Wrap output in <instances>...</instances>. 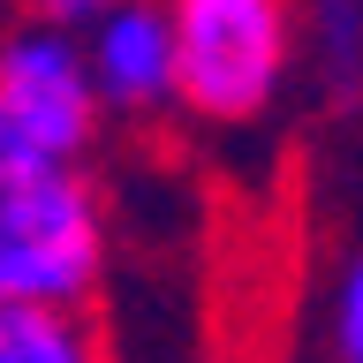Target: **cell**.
I'll return each instance as SVG.
<instances>
[{
	"mask_svg": "<svg viewBox=\"0 0 363 363\" xmlns=\"http://www.w3.org/2000/svg\"><path fill=\"white\" fill-rule=\"evenodd\" d=\"M113 265L106 189L84 159H61L0 121V318L91 311Z\"/></svg>",
	"mask_w": 363,
	"mask_h": 363,
	"instance_id": "obj_1",
	"label": "cell"
},
{
	"mask_svg": "<svg viewBox=\"0 0 363 363\" xmlns=\"http://www.w3.org/2000/svg\"><path fill=\"white\" fill-rule=\"evenodd\" d=\"M0 121L23 129L30 144H45V152L91 167L99 136H106V106H99L84 30H61V23H38V16L0 30Z\"/></svg>",
	"mask_w": 363,
	"mask_h": 363,
	"instance_id": "obj_3",
	"label": "cell"
},
{
	"mask_svg": "<svg viewBox=\"0 0 363 363\" xmlns=\"http://www.w3.org/2000/svg\"><path fill=\"white\" fill-rule=\"evenodd\" d=\"M106 8H121V0H23V16L61 23V30H91V23L106 16Z\"/></svg>",
	"mask_w": 363,
	"mask_h": 363,
	"instance_id": "obj_8",
	"label": "cell"
},
{
	"mask_svg": "<svg viewBox=\"0 0 363 363\" xmlns=\"http://www.w3.org/2000/svg\"><path fill=\"white\" fill-rule=\"evenodd\" d=\"M0 363H113V348L91 311H8Z\"/></svg>",
	"mask_w": 363,
	"mask_h": 363,
	"instance_id": "obj_6",
	"label": "cell"
},
{
	"mask_svg": "<svg viewBox=\"0 0 363 363\" xmlns=\"http://www.w3.org/2000/svg\"><path fill=\"white\" fill-rule=\"evenodd\" d=\"M91 76H99V106L106 121H136L152 129L167 113H182V45L167 0H121L84 30Z\"/></svg>",
	"mask_w": 363,
	"mask_h": 363,
	"instance_id": "obj_4",
	"label": "cell"
},
{
	"mask_svg": "<svg viewBox=\"0 0 363 363\" xmlns=\"http://www.w3.org/2000/svg\"><path fill=\"white\" fill-rule=\"evenodd\" d=\"M182 45V113L257 129L303 76V0H167Z\"/></svg>",
	"mask_w": 363,
	"mask_h": 363,
	"instance_id": "obj_2",
	"label": "cell"
},
{
	"mask_svg": "<svg viewBox=\"0 0 363 363\" xmlns=\"http://www.w3.org/2000/svg\"><path fill=\"white\" fill-rule=\"evenodd\" d=\"M325 363H363V242L340 250L325 280Z\"/></svg>",
	"mask_w": 363,
	"mask_h": 363,
	"instance_id": "obj_7",
	"label": "cell"
},
{
	"mask_svg": "<svg viewBox=\"0 0 363 363\" xmlns=\"http://www.w3.org/2000/svg\"><path fill=\"white\" fill-rule=\"evenodd\" d=\"M303 76L333 113H363V0H303Z\"/></svg>",
	"mask_w": 363,
	"mask_h": 363,
	"instance_id": "obj_5",
	"label": "cell"
}]
</instances>
